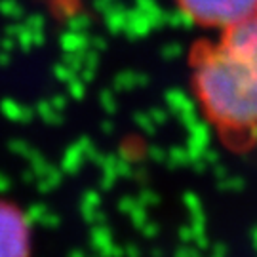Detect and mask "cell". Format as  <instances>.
I'll return each instance as SVG.
<instances>
[{"mask_svg": "<svg viewBox=\"0 0 257 257\" xmlns=\"http://www.w3.org/2000/svg\"><path fill=\"white\" fill-rule=\"evenodd\" d=\"M191 82L202 114L232 151L257 141V10L198 42L189 57Z\"/></svg>", "mask_w": 257, "mask_h": 257, "instance_id": "cell-1", "label": "cell"}, {"mask_svg": "<svg viewBox=\"0 0 257 257\" xmlns=\"http://www.w3.org/2000/svg\"><path fill=\"white\" fill-rule=\"evenodd\" d=\"M175 4L193 25L219 33L257 10V0H175Z\"/></svg>", "mask_w": 257, "mask_h": 257, "instance_id": "cell-2", "label": "cell"}, {"mask_svg": "<svg viewBox=\"0 0 257 257\" xmlns=\"http://www.w3.org/2000/svg\"><path fill=\"white\" fill-rule=\"evenodd\" d=\"M33 230L18 204L0 198V257H31Z\"/></svg>", "mask_w": 257, "mask_h": 257, "instance_id": "cell-3", "label": "cell"}]
</instances>
